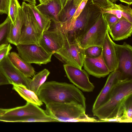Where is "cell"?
<instances>
[{
  "label": "cell",
  "instance_id": "obj_1",
  "mask_svg": "<svg viewBox=\"0 0 132 132\" xmlns=\"http://www.w3.org/2000/svg\"><path fill=\"white\" fill-rule=\"evenodd\" d=\"M45 105L51 103H73L86 109V99L82 92L74 85L55 81L45 82L37 95Z\"/></svg>",
  "mask_w": 132,
  "mask_h": 132
},
{
  "label": "cell",
  "instance_id": "obj_2",
  "mask_svg": "<svg viewBox=\"0 0 132 132\" xmlns=\"http://www.w3.org/2000/svg\"><path fill=\"white\" fill-rule=\"evenodd\" d=\"M132 95V79L120 80L112 90L108 100L96 110L92 111L99 120L121 117L122 104Z\"/></svg>",
  "mask_w": 132,
  "mask_h": 132
},
{
  "label": "cell",
  "instance_id": "obj_3",
  "mask_svg": "<svg viewBox=\"0 0 132 132\" xmlns=\"http://www.w3.org/2000/svg\"><path fill=\"white\" fill-rule=\"evenodd\" d=\"M46 114L56 122H97L99 120L86 115L82 106L73 103H51L46 105Z\"/></svg>",
  "mask_w": 132,
  "mask_h": 132
},
{
  "label": "cell",
  "instance_id": "obj_4",
  "mask_svg": "<svg viewBox=\"0 0 132 132\" xmlns=\"http://www.w3.org/2000/svg\"><path fill=\"white\" fill-rule=\"evenodd\" d=\"M102 13V9L88 0L80 15L76 19H71L67 30L70 40H73L84 33L97 21Z\"/></svg>",
  "mask_w": 132,
  "mask_h": 132
},
{
  "label": "cell",
  "instance_id": "obj_5",
  "mask_svg": "<svg viewBox=\"0 0 132 132\" xmlns=\"http://www.w3.org/2000/svg\"><path fill=\"white\" fill-rule=\"evenodd\" d=\"M54 23L52 29L43 34L39 42V45L46 52L53 55L70 41L65 26L60 22Z\"/></svg>",
  "mask_w": 132,
  "mask_h": 132
},
{
  "label": "cell",
  "instance_id": "obj_6",
  "mask_svg": "<svg viewBox=\"0 0 132 132\" xmlns=\"http://www.w3.org/2000/svg\"><path fill=\"white\" fill-rule=\"evenodd\" d=\"M109 31L103 13L97 21L74 40L81 48L85 49L92 46L102 47Z\"/></svg>",
  "mask_w": 132,
  "mask_h": 132
},
{
  "label": "cell",
  "instance_id": "obj_7",
  "mask_svg": "<svg viewBox=\"0 0 132 132\" xmlns=\"http://www.w3.org/2000/svg\"><path fill=\"white\" fill-rule=\"evenodd\" d=\"M21 6L23 13V23L18 44H34L40 46L39 42L41 36L36 30L32 12L25 2L22 3Z\"/></svg>",
  "mask_w": 132,
  "mask_h": 132
},
{
  "label": "cell",
  "instance_id": "obj_8",
  "mask_svg": "<svg viewBox=\"0 0 132 132\" xmlns=\"http://www.w3.org/2000/svg\"><path fill=\"white\" fill-rule=\"evenodd\" d=\"M18 54L25 61L39 65L50 62L52 54L47 53L40 46L34 44H18L16 46Z\"/></svg>",
  "mask_w": 132,
  "mask_h": 132
},
{
  "label": "cell",
  "instance_id": "obj_9",
  "mask_svg": "<svg viewBox=\"0 0 132 132\" xmlns=\"http://www.w3.org/2000/svg\"><path fill=\"white\" fill-rule=\"evenodd\" d=\"M53 55L64 64L80 69L85 58L84 49L80 47L74 40L70 41L63 48Z\"/></svg>",
  "mask_w": 132,
  "mask_h": 132
},
{
  "label": "cell",
  "instance_id": "obj_10",
  "mask_svg": "<svg viewBox=\"0 0 132 132\" xmlns=\"http://www.w3.org/2000/svg\"><path fill=\"white\" fill-rule=\"evenodd\" d=\"M114 44L118 61L116 70L121 73V80L132 79V46L126 42L122 45Z\"/></svg>",
  "mask_w": 132,
  "mask_h": 132
},
{
  "label": "cell",
  "instance_id": "obj_11",
  "mask_svg": "<svg viewBox=\"0 0 132 132\" xmlns=\"http://www.w3.org/2000/svg\"><path fill=\"white\" fill-rule=\"evenodd\" d=\"M66 75L70 81L84 92H91L95 87L89 80L88 75L85 70L67 64L63 65Z\"/></svg>",
  "mask_w": 132,
  "mask_h": 132
},
{
  "label": "cell",
  "instance_id": "obj_12",
  "mask_svg": "<svg viewBox=\"0 0 132 132\" xmlns=\"http://www.w3.org/2000/svg\"><path fill=\"white\" fill-rule=\"evenodd\" d=\"M0 72L10 81L11 84L22 85L29 89L31 79L19 71L13 65L8 56L0 62Z\"/></svg>",
  "mask_w": 132,
  "mask_h": 132
},
{
  "label": "cell",
  "instance_id": "obj_13",
  "mask_svg": "<svg viewBox=\"0 0 132 132\" xmlns=\"http://www.w3.org/2000/svg\"><path fill=\"white\" fill-rule=\"evenodd\" d=\"M48 115L39 106L27 102L24 105L10 109L0 108V116L25 117Z\"/></svg>",
  "mask_w": 132,
  "mask_h": 132
},
{
  "label": "cell",
  "instance_id": "obj_14",
  "mask_svg": "<svg viewBox=\"0 0 132 132\" xmlns=\"http://www.w3.org/2000/svg\"><path fill=\"white\" fill-rule=\"evenodd\" d=\"M114 43L109 36L108 31L102 47L101 54L103 61L110 72L116 70L118 65Z\"/></svg>",
  "mask_w": 132,
  "mask_h": 132
},
{
  "label": "cell",
  "instance_id": "obj_15",
  "mask_svg": "<svg viewBox=\"0 0 132 132\" xmlns=\"http://www.w3.org/2000/svg\"><path fill=\"white\" fill-rule=\"evenodd\" d=\"M121 73L118 70L111 72L104 87L94 103L92 111L96 110L108 100L113 88L121 80Z\"/></svg>",
  "mask_w": 132,
  "mask_h": 132
},
{
  "label": "cell",
  "instance_id": "obj_16",
  "mask_svg": "<svg viewBox=\"0 0 132 132\" xmlns=\"http://www.w3.org/2000/svg\"><path fill=\"white\" fill-rule=\"evenodd\" d=\"M83 66L87 73L96 78H103L110 73L105 64L102 54L96 57H85Z\"/></svg>",
  "mask_w": 132,
  "mask_h": 132
},
{
  "label": "cell",
  "instance_id": "obj_17",
  "mask_svg": "<svg viewBox=\"0 0 132 132\" xmlns=\"http://www.w3.org/2000/svg\"><path fill=\"white\" fill-rule=\"evenodd\" d=\"M132 32V23L122 17L109 32L112 39L118 41L130 37Z\"/></svg>",
  "mask_w": 132,
  "mask_h": 132
},
{
  "label": "cell",
  "instance_id": "obj_18",
  "mask_svg": "<svg viewBox=\"0 0 132 132\" xmlns=\"http://www.w3.org/2000/svg\"><path fill=\"white\" fill-rule=\"evenodd\" d=\"M36 6L54 23L59 22L58 16L61 7L59 0H46Z\"/></svg>",
  "mask_w": 132,
  "mask_h": 132
},
{
  "label": "cell",
  "instance_id": "obj_19",
  "mask_svg": "<svg viewBox=\"0 0 132 132\" xmlns=\"http://www.w3.org/2000/svg\"><path fill=\"white\" fill-rule=\"evenodd\" d=\"M23 23V15L21 6L19 7L17 17L13 23L11 22L7 40L9 43L16 46L19 44Z\"/></svg>",
  "mask_w": 132,
  "mask_h": 132
},
{
  "label": "cell",
  "instance_id": "obj_20",
  "mask_svg": "<svg viewBox=\"0 0 132 132\" xmlns=\"http://www.w3.org/2000/svg\"><path fill=\"white\" fill-rule=\"evenodd\" d=\"M27 5L30 8L35 17V26L38 33L41 36L50 28L51 20L37 7L29 3Z\"/></svg>",
  "mask_w": 132,
  "mask_h": 132
},
{
  "label": "cell",
  "instance_id": "obj_21",
  "mask_svg": "<svg viewBox=\"0 0 132 132\" xmlns=\"http://www.w3.org/2000/svg\"><path fill=\"white\" fill-rule=\"evenodd\" d=\"M8 56L13 65L25 76L30 78L34 75L35 71L33 67L23 60L18 53L12 52Z\"/></svg>",
  "mask_w": 132,
  "mask_h": 132
},
{
  "label": "cell",
  "instance_id": "obj_22",
  "mask_svg": "<svg viewBox=\"0 0 132 132\" xmlns=\"http://www.w3.org/2000/svg\"><path fill=\"white\" fill-rule=\"evenodd\" d=\"M102 11L103 13L113 14L119 19L122 17L132 23V10L129 5L113 3L111 6L102 9Z\"/></svg>",
  "mask_w": 132,
  "mask_h": 132
},
{
  "label": "cell",
  "instance_id": "obj_23",
  "mask_svg": "<svg viewBox=\"0 0 132 132\" xmlns=\"http://www.w3.org/2000/svg\"><path fill=\"white\" fill-rule=\"evenodd\" d=\"M12 85L13 86V89L17 92L27 102L39 106L43 104V103L40 100L37 95L34 92L27 89L25 86L14 84Z\"/></svg>",
  "mask_w": 132,
  "mask_h": 132
},
{
  "label": "cell",
  "instance_id": "obj_24",
  "mask_svg": "<svg viewBox=\"0 0 132 132\" xmlns=\"http://www.w3.org/2000/svg\"><path fill=\"white\" fill-rule=\"evenodd\" d=\"M78 7L74 5L72 1L67 3L59 13V21L69 26Z\"/></svg>",
  "mask_w": 132,
  "mask_h": 132
},
{
  "label": "cell",
  "instance_id": "obj_25",
  "mask_svg": "<svg viewBox=\"0 0 132 132\" xmlns=\"http://www.w3.org/2000/svg\"><path fill=\"white\" fill-rule=\"evenodd\" d=\"M50 73L48 70L44 69L34 75L31 80L29 89L37 95L39 88L45 82Z\"/></svg>",
  "mask_w": 132,
  "mask_h": 132
},
{
  "label": "cell",
  "instance_id": "obj_26",
  "mask_svg": "<svg viewBox=\"0 0 132 132\" xmlns=\"http://www.w3.org/2000/svg\"><path fill=\"white\" fill-rule=\"evenodd\" d=\"M121 122H132V95L127 97L122 104Z\"/></svg>",
  "mask_w": 132,
  "mask_h": 132
},
{
  "label": "cell",
  "instance_id": "obj_27",
  "mask_svg": "<svg viewBox=\"0 0 132 132\" xmlns=\"http://www.w3.org/2000/svg\"><path fill=\"white\" fill-rule=\"evenodd\" d=\"M11 22L10 18L8 15L5 20L0 24V45L9 43L7 37Z\"/></svg>",
  "mask_w": 132,
  "mask_h": 132
},
{
  "label": "cell",
  "instance_id": "obj_28",
  "mask_svg": "<svg viewBox=\"0 0 132 132\" xmlns=\"http://www.w3.org/2000/svg\"><path fill=\"white\" fill-rule=\"evenodd\" d=\"M20 6L18 0H10L8 15L12 23L14 22L17 17L19 8Z\"/></svg>",
  "mask_w": 132,
  "mask_h": 132
},
{
  "label": "cell",
  "instance_id": "obj_29",
  "mask_svg": "<svg viewBox=\"0 0 132 132\" xmlns=\"http://www.w3.org/2000/svg\"><path fill=\"white\" fill-rule=\"evenodd\" d=\"M102 47L97 46H92L84 49L85 57H96L102 53Z\"/></svg>",
  "mask_w": 132,
  "mask_h": 132
},
{
  "label": "cell",
  "instance_id": "obj_30",
  "mask_svg": "<svg viewBox=\"0 0 132 132\" xmlns=\"http://www.w3.org/2000/svg\"><path fill=\"white\" fill-rule=\"evenodd\" d=\"M103 15L107 23L109 31L111 30L119 19L115 15L110 13H103Z\"/></svg>",
  "mask_w": 132,
  "mask_h": 132
},
{
  "label": "cell",
  "instance_id": "obj_31",
  "mask_svg": "<svg viewBox=\"0 0 132 132\" xmlns=\"http://www.w3.org/2000/svg\"><path fill=\"white\" fill-rule=\"evenodd\" d=\"M12 48L10 43L0 45V62L8 56Z\"/></svg>",
  "mask_w": 132,
  "mask_h": 132
},
{
  "label": "cell",
  "instance_id": "obj_32",
  "mask_svg": "<svg viewBox=\"0 0 132 132\" xmlns=\"http://www.w3.org/2000/svg\"><path fill=\"white\" fill-rule=\"evenodd\" d=\"M91 0L93 4L101 9L110 7L113 4L110 0Z\"/></svg>",
  "mask_w": 132,
  "mask_h": 132
},
{
  "label": "cell",
  "instance_id": "obj_33",
  "mask_svg": "<svg viewBox=\"0 0 132 132\" xmlns=\"http://www.w3.org/2000/svg\"><path fill=\"white\" fill-rule=\"evenodd\" d=\"M10 0H0V14L8 15Z\"/></svg>",
  "mask_w": 132,
  "mask_h": 132
},
{
  "label": "cell",
  "instance_id": "obj_34",
  "mask_svg": "<svg viewBox=\"0 0 132 132\" xmlns=\"http://www.w3.org/2000/svg\"><path fill=\"white\" fill-rule=\"evenodd\" d=\"M88 0H82L77 8L72 18L76 19L82 12Z\"/></svg>",
  "mask_w": 132,
  "mask_h": 132
},
{
  "label": "cell",
  "instance_id": "obj_35",
  "mask_svg": "<svg viewBox=\"0 0 132 132\" xmlns=\"http://www.w3.org/2000/svg\"><path fill=\"white\" fill-rule=\"evenodd\" d=\"M11 84L10 81L0 72V86Z\"/></svg>",
  "mask_w": 132,
  "mask_h": 132
},
{
  "label": "cell",
  "instance_id": "obj_36",
  "mask_svg": "<svg viewBox=\"0 0 132 132\" xmlns=\"http://www.w3.org/2000/svg\"><path fill=\"white\" fill-rule=\"evenodd\" d=\"M82 0H66L64 6L68 3H69L72 1L74 5L77 7H78L81 2Z\"/></svg>",
  "mask_w": 132,
  "mask_h": 132
},
{
  "label": "cell",
  "instance_id": "obj_37",
  "mask_svg": "<svg viewBox=\"0 0 132 132\" xmlns=\"http://www.w3.org/2000/svg\"><path fill=\"white\" fill-rule=\"evenodd\" d=\"M121 2L125 3L128 5H130L132 3V0H119Z\"/></svg>",
  "mask_w": 132,
  "mask_h": 132
},
{
  "label": "cell",
  "instance_id": "obj_38",
  "mask_svg": "<svg viewBox=\"0 0 132 132\" xmlns=\"http://www.w3.org/2000/svg\"><path fill=\"white\" fill-rule=\"evenodd\" d=\"M25 2H27L28 3L33 5H36V0H25Z\"/></svg>",
  "mask_w": 132,
  "mask_h": 132
},
{
  "label": "cell",
  "instance_id": "obj_39",
  "mask_svg": "<svg viewBox=\"0 0 132 132\" xmlns=\"http://www.w3.org/2000/svg\"><path fill=\"white\" fill-rule=\"evenodd\" d=\"M66 0H59L61 7V10L64 7Z\"/></svg>",
  "mask_w": 132,
  "mask_h": 132
},
{
  "label": "cell",
  "instance_id": "obj_40",
  "mask_svg": "<svg viewBox=\"0 0 132 132\" xmlns=\"http://www.w3.org/2000/svg\"><path fill=\"white\" fill-rule=\"evenodd\" d=\"M111 2H112L114 3H116V2L118 1L119 0H110Z\"/></svg>",
  "mask_w": 132,
  "mask_h": 132
},
{
  "label": "cell",
  "instance_id": "obj_41",
  "mask_svg": "<svg viewBox=\"0 0 132 132\" xmlns=\"http://www.w3.org/2000/svg\"><path fill=\"white\" fill-rule=\"evenodd\" d=\"M46 0H38L40 3H42L44 2Z\"/></svg>",
  "mask_w": 132,
  "mask_h": 132
},
{
  "label": "cell",
  "instance_id": "obj_42",
  "mask_svg": "<svg viewBox=\"0 0 132 132\" xmlns=\"http://www.w3.org/2000/svg\"><path fill=\"white\" fill-rule=\"evenodd\" d=\"M24 2H25V0H23Z\"/></svg>",
  "mask_w": 132,
  "mask_h": 132
}]
</instances>
